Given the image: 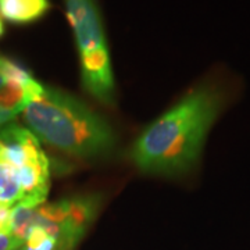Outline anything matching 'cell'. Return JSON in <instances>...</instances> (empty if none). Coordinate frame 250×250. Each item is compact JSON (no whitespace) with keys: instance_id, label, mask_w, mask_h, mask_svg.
Wrapping results in <instances>:
<instances>
[{"instance_id":"9","label":"cell","mask_w":250,"mask_h":250,"mask_svg":"<svg viewBox=\"0 0 250 250\" xmlns=\"http://www.w3.org/2000/svg\"><path fill=\"white\" fill-rule=\"evenodd\" d=\"M11 208L13 207L0 203V233H10V227H11Z\"/></svg>"},{"instance_id":"3","label":"cell","mask_w":250,"mask_h":250,"mask_svg":"<svg viewBox=\"0 0 250 250\" xmlns=\"http://www.w3.org/2000/svg\"><path fill=\"white\" fill-rule=\"evenodd\" d=\"M80 53L82 85L106 106L116 100V83L107 39L96 0H64Z\"/></svg>"},{"instance_id":"2","label":"cell","mask_w":250,"mask_h":250,"mask_svg":"<svg viewBox=\"0 0 250 250\" xmlns=\"http://www.w3.org/2000/svg\"><path fill=\"white\" fill-rule=\"evenodd\" d=\"M22 114L39 141L74 157H106L116 147V134L107 121L62 90L45 86Z\"/></svg>"},{"instance_id":"4","label":"cell","mask_w":250,"mask_h":250,"mask_svg":"<svg viewBox=\"0 0 250 250\" xmlns=\"http://www.w3.org/2000/svg\"><path fill=\"white\" fill-rule=\"evenodd\" d=\"M0 161L21 168L49 159L35 135L21 125L10 123L0 128Z\"/></svg>"},{"instance_id":"8","label":"cell","mask_w":250,"mask_h":250,"mask_svg":"<svg viewBox=\"0 0 250 250\" xmlns=\"http://www.w3.org/2000/svg\"><path fill=\"white\" fill-rule=\"evenodd\" d=\"M24 241L13 236L11 233H0V250H18Z\"/></svg>"},{"instance_id":"6","label":"cell","mask_w":250,"mask_h":250,"mask_svg":"<svg viewBox=\"0 0 250 250\" xmlns=\"http://www.w3.org/2000/svg\"><path fill=\"white\" fill-rule=\"evenodd\" d=\"M50 9L49 0H0V14L14 24H31Z\"/></svg>"},{"instance_id":"7","label":"cell","mask_w":250,"mask_h":250,"mask_svg":"<svg viewBox=\"0 0 250 250\" xmlns=\"http://www.w3.org/2000/svg\"><path fill=\"white\" fill-rule=\"evenodd\" d=\"M22 200V189L18 170L7 163L0 161V203L14 207Z\"/></svg>"},{"instance_id":"10","label":"cell","mask_w":250,"mask_h":250,"mask_svg":"<svg viewBox=\"0 0 250 250\" xmlns=\"http://www.w3.org/2000/svg\"><path fill=\"white\" fill-rule=\"evenodd\" d=\"M4 34V25H3V21H1V18H0V38L3 36Z\"/></svg>"},{"instance_id":"1","label":"cell","mask_w":250,"mask_h":250,"mask_svg":"<svg viewBox=\"0 0 250 250\" xmlns=\"http://www.w3.org/2000/svg\"><path fill=\"white\" fill-rule=\"evenodd\" d=\"M227 100L220 81H205L193 88L138 136L129 153L138 170L156 175L193 170Z\"/></svg>"},{"instance_id":"5","label":"cell","mask_w":250,"mask_h":250,"mask_svg":"<svg viewBox=\"0 0 250 250\" xmlns=\"http://www.w3.org/2000/svg\"><path fill=\"white\" fill-rule=\"evenodd\" d=\"M41 83L38 88H28L17 81L9 80L0 72V128L13 123V120L22 113L28 103L39 96L43 90Z\"/></svg>"}]
</instances>
